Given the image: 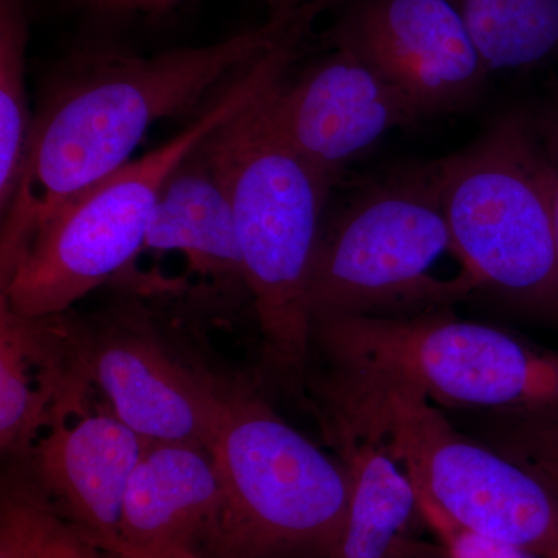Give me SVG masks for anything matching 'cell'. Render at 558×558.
Listing matches in <instances>:
<instances>
[{"label":"cell","mask_w":558,"mask_h":558,"mask_svg":"<svg viewBox=\"0 0 558 558\" xmlns=\"http://www.w3.org/2000/svg\"><path fill=\"white\" fill-rule=\"evenodd\" d=\"M222 505L219 470L205 447L149 440L128 483L117 538L135 548L201 554Z\"/></svg>","instance_id":"4fadbf2b"},{"label":"cell","mask_w":558,"mask_h":558,"mask_svg":"<svg viewBox=\"0 0 558 558\" xmlns=\"http://www.w3.org/2000/svg\"><path fill=\"white\" fill-rule=\"evenodd\" d=\"M145 250L180 253L191 271L220 288L247 292L233 211L204 142L165 182Z\"/></svg>","instance_id":"9a60e30c"},{"label":"cell","mask_w":558,"mask_h":558,"mask_svg":"<svg viewBox=\"0 0 558 558\" xmlns=\"http://www.w3.org/2000/svg\"><path fill=\"white\" fill-rule=\"evenodd\" d=\"M208 451L223 488L204 558H336L349 510L343 464L252 388L229 385Z\"/></svg>","instance_id":"8992f818"},{"label":"cell","mask_w":558,"mask_h":558,"mask_svg":"<svg viewBox=\"0 0 558 558\" xmlns=\"http://www.w3.org/2000/svg\"><path fill=\"white\" fill-rule=\"evenodd\" d=\"M349 480L347 526L336 558H389L410 535L418 509L417 492L385 444L371 436H336Z\"/></svg>","instance_id":"2e32d148"},{"label":"cell","mask_w":558,"mask_h":558,"mask_svg":"<svg viewBox=\"0 0 558 558\" xmlns=\"http://www.w3.org/2000/svg\"><path fill=\"white\" fill-rule=\"evenodd\" d=\"M75 9L100 24L130 25L165 21L178 13L186 0H69Z\"/></svg>","instance_id":"7402d4cb"},{"label":"cell","mask_w":558,"mask_h":558,"mask_svg":"<svg viewBox=\"0 0 558 558\" xmlns=\"http://www.w3.org/2000/svg\"><path fill=\"white\" fill-rule=\"evenodd\" d=\"M307 3L219 43L137 54L70 51L46 76L27 159L0 226V282L69 202L131 160L154 124L196 117L234 76L277 47Z\"/></svg>","instance_id":"6da1fadb"},{"label":"cell","mask_w":558,"mask_h":558,"mask_svg":"<svg viewBox=\"0 0 558 558\" xmlns=\"http://www.w3.org/2000/svg\"><path fill=\"white\" fill-rule=\"evenodd\" d=\"M389 558H451L450 554L440 545L425 542L414 537L413 534L405 535L399 539L398 545L392 549Z\"/></svg>","instance_id":"d4e9b609"},{"label":"cell","mask_w":558,"mask_h":558,"mask_svg":"<svg viewBox=\"0 0 558 558\" xmlns=\"http://www.w3.org/2000/svg\"><path fill=\"white\" fill-rule=\"evenodd\" d=\"M326 435L371 436L459 526L537 558H558V497L534 473L470 438L410 388L328 373L317 384Z\"/></svg>","instance_id":"277c9868"},{"label":"cell","mask_w":558,"mask_h":558,"mask_svg":"<svg viewBox=\"0 0 558 558\" xmlns=\"http://www.w3.org/2000/svg\"><path fill=\"white\" fill-rule=\"evenodd\" d=\"M314 22L301 17L277 47L234 76L174 137L64 205L0 282V300L24 317H53L126 270L145 248L171 172L216 128L292 70Z\"/></svg>","instance_id":"3957f363"},{"label":"cell","mask_w":558,"mask_h":558,"mask_svg":"<svg viewBox=\"0 0 558 558\" xmlns=\"http://www.w3.org/2000/svg\"><path fill=\"white\" fill-rule=\"evenodd\" d=\"M0 553L11 558H110L17 472L3 481Z\"/></svg>","instance_id":"d6986e66"},{"label":"cell","mask_w":558,"mask_h":558,"mask_svg":"<svg viewBox=\"0 0 558 558\" xmlns=\"http://www.w3.org/2000/svg\"><path fill=\"white\" fill-rule=\"evenodd\" d=\"M481 439L534 473L558 497V407L480 411Z\"/></svg>","instance_id":"ffe728a7"},{"label":"cell","mask_w":558,"mask_h":558,"mask_svg":"<svg viewBox=\"0 0 558 558\" xmlns=\"http://www.w3.org/2000/svg\"><path fill=\"white\" fill-rule=\"evenodd\" d=\"M279 81V80H278ZM271 87V86H270ZM269 89L204 140L229 197L264 363L300 379L312 349L310 277L336 183L278 130Z\"/></svg>","instance_id":"7a4b0ae2"},{"label":"cell","mask_w":558,"mask_h":558,"mask_svg":"<svg viewBox=\"0 0 558 558\" xmlns=\"http://www.w3.org/2000/svg\"><path fill=\"white\" fill-rule=\"evenodd\" d=\"M417 499L422 520L435 532L439 545L450 554L451 558H537L523 553V550L512 548V546L473 534L450 520L446 513L440 512L427 499L418 497V495Z\"/></svg>","instance_id":"44dd1931"},{"label":"cell","mask_w":558,"mask_h":558,"mask_svg":"<svg viewBox=\"0 0 558 558\" xmlns=\"http://www.w3.org/2000/svg\"><path fill=\"white\" fill-rule=\"evenodd\" d=\"M488 72L558 57V0H450Z\"/></svg>","instance_id":"e0dca14e"},{"label":"cell","mask_w":558,"mask_h":558,"mask_svg":"<svg viewBox=\"0 0 558 558\" xmlns=\"http://www.w3.org/2000/svg\"><path fill=\"white\" fill-rule=\"evenodd\" d=\"M447 260L465 264L444 208L438 161L371 183L323 222L307 292L312 325L450 310L481 288L472 274L442 275Z\"/></svg>","instance_id":"5b68a950"},{"label":"cell","mask_w":558,"mask_h":558,"mask_svg":"<svg viewBox=\"0 0 558 558\" xmlns=\"http://www.w3.org/2000/svg\"><path fill=\"white\" fill-rule=\"evenodd\" d=\"M310 0H269L270 16H281V14L292 13Z\"/></svg>","instance_id":"484cf974"},{"label":"cell","mask_w":558,"mask_h":558,"mask_svg":"<svg viewBox=\"0 0 558 558\" xmlns=\"http://www.w3.org/2000/svg\"><path fill=\"white\" fill-rule=\"evenodd\" d=\"M90 384L76 365L65 314L31 318L0 300V447L16 461L69 399Z\"/></svg>","instance_id":"5bb4252c"},{"label":"cell","mask_w":558,"mask_h":558,"mask_svg":"<svg viewBox=\"0 0 558 558\" xmlns=\"http://www.w3.org/2000/svg\"><path fill=\"white\" fill-rule=\"evenodd\" d=\"M65 318L80 373L120 421L145 439L208 450L229 385L180 357L143 304Z\"/></svg>","instance_id":"9c48e42d"},{"label":"cell","mask_w":558,"mask_h":558,"mask_svg":"<svg viewBox=\"0 0 558 558\" xmlns=\"http://www.w3.org/2000/svg\"><path fill=\"white\" fill-rule=\"evenodd\" d=\"M90 388L68 400L40 429L17 461V473L81 531L117 537L128 483L149 440L105 400L92 407Z\"/></svg>","instance_id":"7c38bea8"},{"label":"cell","mask_w":558,"mask_h":558,"mask_svg":"<svg viewBox=\"0 0 558 558\" xmlns=\"http://www.w3.org/2000/svg\"><path fill=\"white\" fill-rule=\"evenodd\" d=\"M329 373L472 411L558 407V352L450 310L314 323Z\"/></svg>","instance_id":"52a82bcc"},{"label":"cell","mask_w":558,"mask_h":558,"mask_svg":"<svg viewBox=\"0 0 558 558\" xmlns=\"http://www.w3.org/2000/svg\"><path fill=\"white\" fill-rule=\"evenodd\" d=\"M271 116L293 149L333 183L388 132L421 116L351 51L332 49L269 90Z\"/></svg>","instance_id":"8fae6325"},{"label":"cell","mask_w":558,"mask_h":558,"mask_svg":"<svg viewBox=\"0 0 558 558\" xmlns=\"http://www.w3.org/2000/svg\"><path fill=\"white\" fill-rule=\"evenodd\" d=\"M326 32L421 119L465 109L486 87V65L450 0H344Z\"/></svg>","instance_id":"30bf717a"},{"label":"cell","mask_w":558,"mask_h":558,"mask_svg":"<svg viewBox=\"0 0 558 558\" xmlns=\"http://www.w3.org/2000/svg\"><path fill=\"white\" fill-rule=\"evenodd\" d=\"M28 40L25 0H0V216L16 193L35 120L25 83Z\"/></svg>","instance_id":"ac0fdd59"},{"label":"cell","mask_w":558,"mask_h":558,"mask_svg":"<svg viewBox=\"0 0 558 558\" xmlns=\"http://www.w3.org/2000/svg\"><path fill=\"white\" fill-rule=\"evenodd\" d=\"M534 119L548 170L550 209L558 256V86L554 87L542 108L534 112Z\"/></svg>","instance_id":"603a6c76"},{"label":"cell","mask_w":558,"mask_h":558,"mask_svg":"<svg viewBox=\"0 0 558 558\" xmlns=\"http://www.w3.org/2000/svg\"><path fill=\"white\" fill-rule=\"evenodd\" d=\"M86 534V532H84ZM90 542L105 550L110 558H204L199 554L191 553V550H153L135 548V546L128 545L117 537H92Z\"/></svg>","instance_id":"cb8c5ba5"},{"label":"cell","mask_w":558,"mask_h":558,"mask_svg":"<svg viewBox=\"0 0 558 558\" xmlns=\"http://www.w3.org/2000/svg\"><path fill=\"white\" fill-rule=\"evenodd\" d=\"M0 558H11L10 556H7L5 553H0Z\"/></svg>","instance_id":"4316f807"},{"label":"cell","mask_w":558,"mask_h":558,"mask_svg":"<svg viewBox=\"0 0 558 558\" xmlns=\"http://www.w3.org/2000/svg\"><path fill=\"white\" fill-rule=\"evenodd\" d=\"M436 161L451 234L480 288L558 318L548 170L534 112L512 110Z\"/></svg>","instance_id":"ba28073f"}]
</instances>
